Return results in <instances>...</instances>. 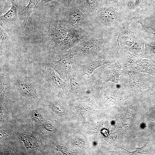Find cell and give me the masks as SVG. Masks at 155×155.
Returning <instances> with one entry per match:
<instances>
[{
	"label": "cell",
	"mask_w": 155,
	"mask_h": 155,
	"mask_svg": "<svg viewBox=\"0 0 155 155\" xmlns=\"http://www.w3.org/2000/svg\"><path fill=\"white\" fill-rule=\"evenodd\" d=\"M109 31L95 28L70 49L75 61H92L105 52L111 39Z\"/></svg>",
	"instance_id": "1"
},
{
	"label": "cell",
	"mask_w": 155,
	"mask_h": 155,
	"mask_svg": "<svg viewBox=\"0 0 155 155\" xmlns=\"http://www.w3.org/2000/svg\"><path fill=\"white\" fill-rule=\"evenodd\" d=\"M56 17L60 21L78 30L88 32L95 28L92 18L75 3L70 4Z\"/></svg>",
	"instance_id": "2"
},
{
	"label": "cell",
	"mask_w": 155,
	"mask_h": 155,
	"mask_svg": "<svg viewBox=\"0 0 155 155\" xmlns=\"http://www.w3.org/2000/svg\"><path fill=\"white\" fill-rule=\"evenodd\" d=\"M56 17L47 23L45 30V40L49 47L55 50L63 42L69 30L73 27Z\"/></svg>",
	"instance_id": "3"
},
{
	"label": "cell",
	"mask_w": 155,
	"mask_h": 155,
	"mask_svg": "<svg viewBox=\"0 0 155 155\" xmlns=\"http://www.w3.org/2000/svg\"><path fill=\"white\" fill-rule=\"evenodd\" d=\"M122 15V12L117 11L112 6H101L93 19L94 26L109 31L119 23Z\"/></svg>",
	"instance_id": "4"
},
{
	"label": "cell",
	"mask_w": 155,
	"mask_h": 155,
	"mask_svg": "<svg viewBox=\"0 0 155 155\" xmlns=\"http://www.w3.org/2000/svg\"><path fill=\"white\" fill-rule=\"evenodd\" d=\"M60 58L58 61L52 60L47 65L59 75L63 80L69 79L74 73L73 65L75 61L74 54L69 50L64 53L58 54Z\"/></svg>",
	"instance_id": "5"
},
{
	"label": "cell",
	"mask_w": 155,
	"mask_h": 155,
	"mask_svg": "<svg viewBox=\"0 0 155 155\" xmlns=\"http://www.w3.org/2000/svg\"><path fill=\"white\" fill-rule=\"evenodd\" d=\"M104 64L103 73L101 77L94 82V85L102 87L109 82L118 84L119 77L122 74L121 69L118 63Z\"/></svg>",
	"instance_id": "6"
},
{
	"label": "cell",
	"mask_w": 155,
	"mask_h": 155,
	"mask_svg": "<svg viewBox=\"0 0 155 155\" xmlns=\"http://www.w3.org/2000/svg\"><path fill=\"white\" fill-rule=\"evenodd\" d=\"M88 32L78 30L72 27L69 30L63 42L55 50L56 52L58 54L67 52L75 46Z\"/></svg>",
	"instance_id": "7"
},
{
	"label": "cell",
	"mask_w": 155,
	"mask_h": 155,
	"mask_svg": "<svg viewBox=\"0 0 155 155\" xmlns=\"http://www.w3.org/2000/svg\"><path fill=\"white\" fill-rule=\"evenodd\" d=\"M105 53V52L101 54L92 61L88 64L81 65L79 64L75 66V68L77 69H73L75 73L83 76L86 75L89 78L91 74L97 68L108 63H110L109 59Z\"/></svg>",
	"instance_id": "8"
},
{
	"label": "cell",
	"mask_w": 155,
	"mask_h": 155,
	"mask_svg": "<svg viewBox=\"0 0 155 155\" xmlns=\"http://www.w3.org/2000/svg\"><path fill=\"white\" fill-rule=\"evenodd\" d=\"M121 50L118 53L117 63L121 69L127 71L135 70V67L143 59V57L129 52Z\"/></svg>",
	"instance_id": "9"
},
{
	"label": "cell",
	"mask_w": 155,
	"mask_h": 155,
	"mask_svg": "<svg viewBox=\"0 0 155 155\" xmlns=\"http://www.w3.org/2000/svg\"><path fill=\"white\" fill-rule=\"evenodd\" d=\"M138 40V36L136 37L130 30L123 32L118 35L117 39L119 49L126 50L133 54Z\"/></svg>",
	"instance_id": "10"
},
{
	"label": "cell",
	"mask_w": 155,
	"mask_h": 155,
	"mask_svg": "<svg viewBox=\"0 0 155 155\" xmlns=\"http://www.w3.org/2000/svg\"><path fill=\"white\" fill-rule=\"evenodd\" d=\"M11 3L10 9L0 16V27L8 32L15 28L19 18L16 5L13 1Z\"/></svg>",
	"instance_id": "11"
},
{
	"label": "cell",
	"mask_w": 155,
	"mask_h": 155,
	"mask_svg": "<svg viewBox=\"0 0 155 155\" xmlns=\"http://www.w3.org/2000/svg\"><path fill=\"white\" fill-rule=\"evenodd\" d=\"M129 76L128 85L133 88H140L146 85V76L145 74L136 71L126 72Z\"/></svg>",
	"instance_id": "12"
},
{
	"label": "cell",
	"mask_w": 155,
	"mask_h": 155,
	"mask_svg": "<svg viewBox=\"0 0 155 155\" xmlns=\"http://www.w3.org/2000/svg\"><path fill=\"white\" fill-rule=\"evenodd\" d=\"M75 3L83 9L93 19L98 9L101 6L100 0H76Z\"/></svg>",
	"instance_id": "13"
},
{
	"label": "cell",
	"mask_w": 155,
	"mask_h": 155,
	"mask_svg": "<svg viewBox=\"0 0 155 155\" xmlns=\"http://www.w3.org/2000/svg\"><path fill=\"white\" fill-rule=\"evenodd\" d=\"M17 86L22 96L29 99L37 98L38 95L35 89L30 85L25 82L19 81L17 82Z\"/></svg>",
	"instance_id": "14"
},
{
	"label": "cell",
	"mask_w": 155,
	"mask_h": 155,
	"mask_svg": "<svg viewBox=\"0 0 155 155\" xmlns=\"http://www.w3.org/2000/svg\"><path fill=\"white\" fill-rule=\"evenodd\" d=\"M42 0H29L28 4L24 7L18 16L20 20L24 24L27 22L28 17L36 7L39 2Z\"/></svg>",
	"instance_id": "15"
},
{
	"label": "cell",
	"mask_w": 155,
	"mask_h": 155,
	"mask_svg": "<svg viewBox=\"0 0 155 155\" xmlns=\"http://www.w3.org/2000/svg\"><path fill=\"white\" fill-rule=\"evenodd\" d=\"M142 73L150 74L155 76V67L149 60L143 59L135 67V70Z\"/></svg>",
	"instance_id": "16"
},
{
	"label": "cell",
	"mask_w": 155,
	"mask_h": 155,
	"mask_svg": "<svg viewBox=\"0 0 155 155\" xmlns=\"http://www.w3.org/2000/svg\"><path fill=\"white\" fill-rule=\"evenodd\" d=\"M54 70L51 68L49 69V74L52 82L57 88L61 90L62 91L66 90V84L65 82L57 75Z\"/></svg>",
	"instance_id": "17"
},
{
	"label": "cell",
	"mask_w": 155,
	"mask_h": 155,
	"mask_svg": "<svg viewBox=\"0 0 155 155\" xmlns=\"http://www.w3.org/2000/svg\"><path fill=\"white\" fill-rule=\"evenodd\" d=\"M21 140L23 141L26 148L29 150L36 149L38 147V144L30 135L20 134Z\"/></svg>",
	"instance_id": "18"
},
{
	"label": "cell",
	"mask_w": 155,
	"mask_h": 155,
	"mask_svg": "<svg viewBox=\"0 0 155 155\" xmlns=\"http://www.w3.org/2000/svg\"><path fill=\"white\" fill-rule=\"evenodd\" d=\"M145 50L143 57L155 61V46L145 42Z\"/></svg>",
	"instance_id": "19"
},
{
	"label": "cell",
	"mask_w": 155,
	"mask_h": 155,
	"mask_svg": "<svg viewBox=\"0 0 155 155\" xmlns=\"http://www.w3.org/2000/svg\"><path fill=\"white\" fill-rule=\"evenodd\" d=\"M51 105L52 110L56 114L61 115L64 113L65 109L60 103L54 101L51 102Z\"/></svg>",
	"instance_id": "20"
},
{
	"label": "cell",
	"mask_w": 155,
	"mask_h": 155,
	"mask_svg": "<svg viewBox=\"0 0 155 155\" xmlns=\"http://www.w3.org/2000/svg\"><path fill=\"white\" fill-rule=\"evenodd\" d=\"M30 116L36 122L40 123L43 121V119L41 114L36 110H33L30 112Z\"/></svg>",
	"instance_id": "21"
},
{
	"label": "cell",
	"mask_w": 155,
	"mask_h": 155,
	"mask_svg": "<svg viewBox=\"0 0 155 155\" xmlns=\"http://www.w3.org/2000/svg\"><path fill=\"white\" fill-rule=\"evenodd\" d=\"M143 0H129L127 4L129 10L133 11L138 7Z\"/></svg>",
	"instance_id": "22"
},
{
	"label": "cell",
	"mask_w": 155,
	"mask_h": 155,
	"mask_svg": "<svg viewBox=\"0 0 155 155\" xmlns=\"http://www.w3.org/2000/svg\"><path fill=\"white\" fill-rule=\"evenodd\" d=\"M137 22L141 25L142 30L144 31L152 34L155 36V28L151 26L144 23L142 21H139Z\"/></svg>",
	"instance_id": "23"
},
{
	"label": "cell",
	"mask_w": 155,
	"mask_h": 155,
	"mask_svg": "<svg viewBox=\"0 0 155 155\" xmlns=\"http://www.w3.org/2000/svg\"><path fill=\"white\" fill-rule=\"evenodd\" d=\"M8 32L0 27V42L1 44H7L9 42V36Z\"/></svg>",
	"instance_id": "24"
},
{
	"label": "cell",
	"mask_w": 155,
	"mask_h": 155,
	"mask_svg": "<svg viewBox=\"0 0 155 155\" xmlns=\"http://www.w3.org/2000/svg\"><path fill=\"white\" fill-rule=\"evenodd\" d=\"M1 76L0 78V99L3 100L4 98L5 92L8 88L7 84L5 82Z\"/></svg>",
	"instance_id": "25"
},
{
	"label": "cell",
	"mask_w": 155,
	"mask_h": 155,
	"mask_svg": "<svg viewBox=\"0 0 155 155\" xmlns=\"http://www.w3.org/2000/svg\"><path fill=\"white\" fill-rule=\"evenodd\" d=\"M43 127L47 130L53 132L56 131V129L51 124L47 122H43L42 124Z\"/></svg>",
	"instance_id": "26"
},
{
	"label": "cell",
	"mask_w": 155,
	"mask_h": 155,
	"mask_svg": "<svg viewBox=\"0 0 155 155\" xmlns=\"http://www.w3.org/2000/svg\"><path fill=\"white\" fill-rule=\"evenodd\" d=\"M120 0H106V2L115 3L118 2Z\"/></svg>",
	"instance_id": "27"
},
{
	"label": "cell",
	"mask_w": 155,
	"mask_h": 155,
	"mask_svg": "<svg viewBox=\"0 0 155 155\" xmlns=\"http://www.w3.org/2000/svg\"><path fill=\"white\" fill-rule=\"evenodd\" d=\"M0 119H2V118L3 117V112L2 108L1 107H0Z\"/></svg>",
	"instance_id": "28"
},
{
	"label": "cell",
	"mask_w": 155,
	"mask_h": 155,
	"mask_svg": "<svg viewBox=\"0 0 155 155\" xmlns=\"http://www.w3.org/2000/svg\"><path fill=\"white\" fill-rule=\"evenodd\" d=\"M55 0H42L41 3L42 4L45 3L49 2Z\"/></svg>",
	"instance_id": "29"
}]
</instances>
